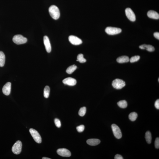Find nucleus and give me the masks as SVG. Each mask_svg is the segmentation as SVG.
Here are the masks:
<instances>
[{
    "mask_svg": "<svg viewBox=\"0 0 159 159\" xmlns=\"http://www.w3.org/2000/svg\"><path fill=\"white\" fill-rule=\"evenodd\" d=\"M101 142L100 140L98 139H90L87 141V143L89 145L95 146L99 144Z\"/></svg>",
    "mask_w": 159,
    "mask_h": 159,
    "instance_id": "obj_16",
    "label": "nucleus"
},
{
    "mask_svg": "<svg viewBox=\"0 0 159 159\" xmlns=\"http://www.w3.org/2000/svg\"><path fill=\"white\" fill-rule=\"evenodd\" d=\"M57 152L59 155L62 156L69 157L71 155L70 151L66 149H59L57 151Z\"/></svg>",
    "mask_w": 159,
    "mask_h": 159,
    "instance_id": "obj_10",
    "label": "nucleus"
},
{
    "mask_svg": "<svg viewBox=\"0 0 159 159\" xmlns=\"http://www.w3.org/2000/svg\"><path fill=\"white\" fill-rule=\"evenodd\" d=\"M155 107L157 109H159V100L158 99L155 102Z\"/></svg>",
    "mask_w": 159,
    "mask_h": 159,
    "instance_id": "obj_30",
    "label": "nucleus"
},
{
    "mask_svg": "<svg viewBox=\"0 0 159 159\" xmlns=\"http://www.w3.org/2000/svg\"><path fill=\"white\" fill-rule=\"evenodd\" d=\"M114 159H123V157L120 154H117L115 155Z\"/></svg>",
    "mask_w": 159,
    "mask_h": 159,
    "instance_id": "obj_31",
    "label": "nucleus"
},
{
    "mask_svg": "<svg viewBox=\"0 0 159 159\" xmlns=\"http://www.w3.org/2000/svg\"><path fill=\"white\" fill-rule=\"evenodd\" d=\"M117 104L119 107L122 109L126 108L128 105L127 102L125 100H122L119 101L117 103Z\"/></svg>",
    "mask_w": 159,
    "mask_h": 159,
    "instance_id": "obj_21",
    "label": "nucleus"
},
{
    "mask_svg": "<svg viewBox=\"0 0 159 159\" xmlns=\"http://www.w3.org/2000/svg\"><path fill=\"white\" fill-rule=\"evenodd\" d=\"M76 61L81 63H84L86 62V60L84 58V55L82 54H79L77 56Z\"/></svg>",
    "mask_w": 159,
    "mask_h": 159,
    "instance_id": "obj_22",
    "label": "nucleus"
},
{
    "mask_svg": "<svg viewBox=\"0 0 159 159\" xmlns=\"http://www.w3.org/2000/svg\"><path fill=\"white\" fill-rule=\"evenodd\" d=\"M86 108L85 107L81 108L79 111L78 114L80 116H83L86 114Z\"/></svg>",
    "mask_w": 159,
    "mask_h": 159,
    "instance_id": "obj_25",
    "label": "nucleus"
},
{
    "mask_svg": "<svg viewBox=\"0 0 159 159\" xmlns=\"http://www.w3.org/2000/svg\"><path fill=\"white\" fill-rule=\"evenodd\" d=\"M69 39L70 42L73 45H79L82 43V41L80 39L75 36H69Z\"/></svg>",
    "mask_w": 159,
    "mask_h": 159,
    "instance_id": "obj_9",
    "label": "nucleus"
},
{
    "mask_svg": "<svg viewBox=\"0 0 159 159\" xmlns=\"http://www.w3.org/2000/svg\"><path fill=\"white\" fill-rule=\"evenodd\" d=\"M145 138L147 143L150 144L152 140V136L151 132L149 131H147L145 134Z\"/></svg>",
    "mask_w": 159,
    "mask_h": 159,
    "instance_id": "obj_20",
    "label": "nucleus"
},
{
    "mask_svg": "<svg viewBox=\"0 0 159 159\" xmlns=\"http://www.w3.org/2000/svg\"><path fill=\"white\" fill-rule=\"evenodd\" d=\"M155 147L157 149L159 148V138L158 137L155 140Z\"/></svg>",
    "mask_w": 159,
    "mask_h": 159,
    "instance_id": "obj_29",
    "label": "nucleus"
},
{
    "mask_svg": "<svg viewBox=\"0 0 159 159\" xmlns=\"http://www.w3.org/2000/svg\"><path fill=\"white\" fill-rule=\"evenodd\" d=\"M122 31L120 28L109 26L106 28L105 32L108 34L113 35L118 34Z\"/></svg>",
    "mask_w": 159,
    "mask_h": 159,
    "instance_id": "obj_6",
    "label": "nucleus"
},
{
    "mask_svg": "<svg viewBox=\"0 0 159 159\" xmlns=\"http://www.w3.org/2000/svg\"><path fill=\"white\" fill-rule=\"evenodd\" d=\"M111 128L115 137L117 139H120L122 137V134L119 127L113 124L112 125Z\"/></svg>",
    "mask_w": 159,
    "mask_h": 159,
    "instance_id": "obj_7",
    "label": "nucleus"
},
{
    "mask_svg": "<svg viewBox=\"0 0 159 159\" xmlns=\"http://www.w3.org/2000/svg\"><path fill=\"white\" fill-rule=\"evenodd\" d=\"M158 82H159V78L158 79Z\"/></svg>",
    "mask_w": 159,
    "mask_h": 159,
    "instance_id": "obj_34",
    "label": "nucleus"
},
{
    "mask_svg": "<svg viewBox=\"0 0 159 159\" xmlns=\"http://www.w3.org/2000/svg\"><path fill=\"white\" fill-rule=\"evenodd\" d=\"M43 159H50L51 158H49L48 157H44L42 158Z\"/></svg>",
    "mask_w": 159,
    "mask_h": 159,
    "instance_id": "obj_33",
    "label": "nucleus"
},
{
    "mask_svg": "<svg viewBox=\"0 0 159 159\" xmlns=\"http://www.w3.org/2000/svg\"><path fill=\"white\" fill-rule=\"evenodd\" d=\"M29 131L34 140L36 142L38 143H40L42 142L41 136L36 130L33 128H31L29 130Z\"/></svg>",
    "mask_w": 159,
    "mask_h": 159,
    "instance_id": "obj_4",
    "label": "nucleus"
},
{
    "mask_svg": "<svg viewBox=\"0 0 159 159\" xmlns=\"http://www.w3.org/2000/svg\"><path fill=\"white\" fill-rule=\"evenodd\" d=\"M22 147L21 142L20 141H17L13 146L12 152L15 154L18 155L20 154L22 151Z\"/></svg>",
    "mask_w": 159,
    "mask_h": 159,
    "instance_id": "obj_5",
    "label": "nucleus"
},
{
    "mask_svg": "<svg viewBox=\"0 0 159 159\" xmlns=\"http://www.w3.org/2000/svg\"><path fill=\"white\" fill-rule=\"evenodd\" d=\"M12 40L17 45H21L26 43L27 41V39L21 35H18L14 36Z\"/></svg>",
    "mask_w": 159,
    "mask_h": 159,
    "instance_id": "obj_2",
    "label": "nucleus"
},
{
    "mask_svg": "<svg viewBox=\"0 0 159 159\" xmlns=\"http://www.w3.org/2000/svg\"><path fill=\"white\" fill-rule=\"evenodd\" d=\"M141 49H146L149 52H151L154 51L155 50L154 46L151 45H147L145 44L141 45L139 47Z\"/></svg>",
    "mask_w": 159,
    "mask_h": 159,
    "instance_id": "obj_15",
    "label": "nucleus"
},
{
    "mask_svg": "<svg viewBox=\"0 0 159 159\" xmlns=\"http://www.w3.org/2000/svg\"><path fill=\"white\" fill-rule=\"evenodd\" d=\"M130 59L128 56H122L117 58V61L119 63H122L128 62L129 61Z\"/></svg>",
    "mask_w": 159,
    "mask_h": 159,
    "instance_id": "obj_17",
    "label": "nucleus"
},
{
    "mask_svg": "<svg viewBox=\"0 0 159 159\" xmlns=\"http://www.w3.org/2000/svg\"><path fill=\"white\" fill-rule=\"evenodd\" d=\"M140 59V56H136L132 57L129 60V61L131 63L138 61Z\"/></svg>",
    "mask_w": 159,
    "mask_h": 159,
    "instance_id": "obj_26",
    "label": "nucleus"
},
{
    "mask_svg": "<svg viewBox=\"0 0 159 159\" xmlns=\"http://www.w3.org/2000/svg\"><path fill=\"white\" fill-rule=\"evenodd\" d=\"M112 85L114 88L117 89H120L126 86V84L125 81L122 80L116 79L113 81Z\"/></svg>",
    "mask_w": 159,
    "mask_h": 159,
    "instance_id": "obj_3",
    "label": "nucleus"
},
{
    "mask_svg": "<svg viewBox=\"0 0 159 159\" xmlns=\"http://www.w3.org/2000/svg\"><path fill=\"white\" fill-rule=\"evenodd\" d=\"M62 82L65 85L73 86H75L76 84L77 81L74 78L71 77H69L64 79L62 81Z\"/></svg>",
    "mask_w": 159,
    "mask_h": 159,
    "instance_id": "obj_11",
    "label": "nucleus"
},
{
    "mask_svg": "<svg viewBox=\"0 0 159 159\" xmlns=\"http://www.w3.org/2000/svg\"><path fill=\"white\" fill-rule=\"evenodd\" d=\"M54 122L56 126L58 128H60L61 126V123L60 121L58 118L55 119Z\"/></svg>",
    "mask_w": 159,
    "mask_h": 159,
    "instance_id": "obj_27",
    "label": "nucleus"
},
{
    "mask_svg": "<svg viewBox=\"0 0 159 159\" xmlns=\"http://www.w3.org/2000/svg\"><path fill=\"white\" fill-rule=\"evenodd\" d=\"M125 13L128 19L132 22L135 21L136 17L135 14L132 9L128 8L125 9Z\"/></svg>",
    "mask_w": 159,
    "mask_h": 159,
    "instance_id": "obj_8",
    "label": "nucleus"
},
{
    "mask_svg": "<svg viewBox=\"0 0 159 159\" xmlns=\"http://www.w3.org/2000/svg\"><path fill=\"white\" fill-rule=\"evenodd\" d=\"M128 117L130 120L132 121H134L137 119L138 117V114L136 112H132L130 113Z\"/></svg>",
    "mask_w": 159,
    "mask_h": 159,
    "instance_id": "obj_24",
    "label": "nucleus"
},
{
    "mask_svg": "<svg viewBox=\"0 0 159 159\" xmlns=\"http://www.w3.org/2000/svg\"><path fill=\"white\" fill-rule=\"evenodd\" d=\"M77 69L76 65H74L69 66L66 70V73L70 74L73 73Z\"/></svg>",
    "mask_w": 159,
    "mask_h": 159,
    "instance_id": "obj_19",
    "label": "nucleus"
},
{
    "mask_svg": "<svg viewBox=\"0 0 159 159\" xmlns=\"http://www.w3.org/2000/svg\"><path fill=\"white\" fill-rule=\"evenodd\" d=\"M147 15L149 18L157 20L159 19L158 13L154 10H149L147 12Z\"/></svg>",
    "mask_w": 159,
    "mask_h": 159,
    "instance_id": "obj_14",
    "label": "nucleus"
},
{
    "mask_svg": "<svg viewBox=\"0 0 159 159\" xmlns=\"http://www.w3.org/2000/svg\"><path fill=\"white\" fill-rule=\"evenodd\" d=\"M76 129L77 131L79 132H82L84 131L85 126L84 125H81L80 126L77 127Z\"/></svg>",
    "mask_w": 159,
    "mask_h": 159,
    "instance_id": "obj_28",
    "label": "nucleus"
},
{
    "mask_svg": "<svg viewBox=\"0 0 159 159\" xmlns=\"http://www.w3.org/2000/svg\"><path fill=\"white\" fill-rule=\"evenodd\" d=\"M49 12L50 16L54 19L58 20L60 18V13L59 9L56 6H51L49 9Z\"/></svg>",
    "mask_w": 159,
    "mask_h": 159,
    "instance_id": "obj_1",
    "label": "nucleus"
},
{
    "mask_svg": "<svg viewBox=\"0 0 159 159\" xmlns=\"http://www.w3.org/2000/svg\"><path fill=\"white\" fill-rule=\"evenodd\" d=\"M154 37L156 38L157 39H159V32H155L154 33Z\"/></svg>",
    "mask_w": 159,
    "mask_h": 159,
    "instance_id": "obj_32",
    "label": "nucleus"
},
{
    "mask_svg": "<svg viewBox=\"0 0 159 159\" xmlns=\"http://www.w3.org/2000/svg\"><path fill=\"white\" fill-rule=\"evenodd\" d=\"M43 41L45 49L47 52L48 53L50 52L51 50V47L48 37L46 36H44L43 38Z\"/></svg>",
    "mask_w": 159,
    "mask_h": 159,
    "instance_id": "obj_12",
    "label": "nucleus"
},
{
    "mask_svg": "<svg viewBox=\"0 0 159 159\" xmlns=\"http://www.w3.org/2000/svg\"><path fill=\"white\" fill-rule=\"evenodd\" d=\"M5 56L2 51H0V66L3 67L4 66L5 62Z\"/></svg>",
    "mask_w": 159,
    "mask_h": 159,
    "instance_id": "obj_18",
    "label": "nucleus"
},
{
    "mask_svg": "<svg viewBox=\"0 0 159 159\" xmlns=\"http://www.w3.org/2000/svg\"><path fill=\"white\" fill-rule=\"evenodd\" d=\"M11 83L7 82L3 86L2 89L3 92L4 94L6 96H8L10 94L11 92Z\"/></svg>",
    "mask_w": 159,
    "mask_h": 159,
    "instance_id": "obj_13",
    "label": "nucleus"
},
{
    "mask_svg": "<svg viewBox=\"0 0 159 159\" xmlns=\"http://www.w3.org/2000/svg\"><path fill=\"white\" fill-rule=\"evenodd\" d=\"M50 88L48 86L45 87L44 90V96L45 98H48L50 95Z\"/></svg>",
    "mask_w": 159,
    "mask_h": 159,
    "instance_id": "obj_23",
    "label": "nucleus"
}]
</instances>
